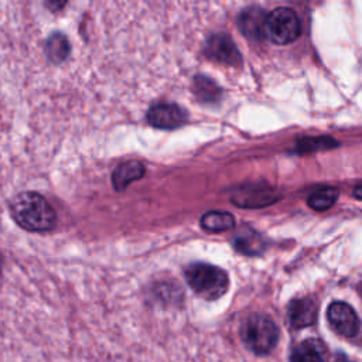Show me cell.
<instances>
[{
  "label": "cell",
  "instance_id": "6da1fadb",
  "mask_svg": "<svg viewBox=\"0 0 362 362\" xmlns=\"http://www.w3.org/2000/svg\"><path fill=\"white\" fill-rule=\"evenodd\" d=\"M10 212L14 222L30 232L51 230L57 223V214L51 204L33 191L16 195L10 202Z\"/></svg>",
  "mask_w": 362,
  "mask_h": 362
},
{
  "label": "cell",
  "instance_id": "7a4b0ae2",
  "mask_svg": "<svg viewBox=\"0 0 362 362\" xmlns=\"http://www.w3.org/2000/svg\"><path fill=\"white\" fill-rule=\"evenodd\" d=\"M185 279L195 294L205 300H218L229 288L228 274L212 264L192 263L185 269Z\"/></svg>",
  "mask_w": 362,
  "mask_h": 362
},
{
  "label": "cell",
  "instance_id": "3957f363",
  "mask_svg": "<svg viewBox=\"0 0 362 362\" xmlns=\"http://www.w3.org/2000/svg\"><path fill=\"white\" fill-rule=\"evenodd\" d=\"M240 338L253 354L267 355L277 345L279 328L269 315L252 314L242 322Z\"/></svg>",
  "mask_w": 362,
  "mask_h": 362
},
{
  "label": "cell",
  "instance_id": "277c9868",
  "mask_svg": "<svg viewBox=\"0 0 362 362\" xmlns=\"http://www.w3.org/2000/svg\"><path fill=\"white\" fill-rule=\"evenodd\" d=\"M300 33V18L294 10L288 7H277L266 14L264 37L273 44H290L298 38Z\"/></svg>",
  "mask_w": 362,
  "mask_h": 362
},
{
  "label": "cell",
  "instance_id": "5b68a950",
  "mask_svg": "<svg viewBox=\"0 0 362 362\" xmlns=\"http://www.w3.org/2000/svg\"><path fill=\"white\" fill-rule=\"evenodd\" d=\"M327 320L331 328L344 338H354L359 331L358 314L344 301H334L328 305Z\"/></svg>",
  "mask_w": 362,
  "mask_h": 362
},
{
  "label": "cell",
  "instance_id": "8992f818",
  "mask_svg": "<svg viewBox=\"0 0 362 362\" xmlns=\"http://www.w3.org/2000/svg\"><path fill=\"white\" fill-rule=\"evenodd\" d=\"M147 122L157 129H175L185 123L187 113L175 103H156L147 110Z\"/></svg>",
  "mask_w": 362,
  "mask_h": 362
},
{
  "label": "cell",
  "instance_id": "52a82bcc",
  "mask_svg": "<svg viewBox=\"0 0 362 362\" xmlns=\"http://www.w3.org/2000/svg\"><path fill=\"white\" fill-rule=\"evenodd\" d=\"M280 198L277 191L267 185H245L240 189L235 191L232 201L236 206L243 208H260L270 205Z\"/></svg>",
  "mask_w": 362,
  "mask_h": 362
},
{
  "label": "cell",
  "instance_id": "ba28073f",
  "mask_svg": "<svg viewBox=\"0 0 362 362\" xmlns=\"http://www.w3.org/2000/svg\"><path fill=\"white\" fill-rule=\"evenodd\" d=\"M206 55L221 64L236 65L240 64V55L236 49L233 41L226 34H214L209 37L206 47Z\"/></svg>",
  "mask_w": 362,
  "mask_h": 362
},
{
  "label": "cell",
  "instance_id": "9c48e42d",
  "mask_svg": "<svg viewBox=\"0 0 362 362\" xmlns=\"http://www.w3.org/2000/svg\"><path fill=\"white\" fill-rule=\"evenodd\" d=\"M287 315H288V322L291 328L301 329L315 324L318 310L315 303L311 298L301 297L290 301L287 308Z\"/></svg>",
  "mask_w": 362,
  "mask_h": 362
},
{
  "label": "cell",
  "instance_id": "30bf717a",
  "mask_svg": "<svg viewBox=\"0 0 362 362\" xmlns=\"http://www.w3.org/2000/svg\"><path fill=\"white\" fill-rule=\"evenodd\" d=\"M290 362H328L327 346L317 338H307L293 348Z\"/></svg>",
  "mask_w": 362,
  "mask_h": 362
},
{
  "label": "cell",
  "instance_id": "8fae6325",
  "mask_svg": "<svg viewBox=\"0 0 362 362\" xmlns=\"http://www.w3.org/2000/svg\"><path fill=\"white\" fill-rule=\"evenodd\" d=\"M264 20L266 14L262 8L249 7L240 13L238 18V25L245 35L260 40L264 37Z\"/></svg>",
  "mask_w": 362,
  "mask_h": 362
},
{
  "label": "cell",
  "instance_id": "7c38bea8",
  "mask_svg": "<svg viewBox=\"0 0 362 362\" xmlns=\"http://www.w3.org/2000/svg\"><path fill=\"white\" fill-rule=\"evenodd\" d=\"M146 173L144 165L137 160H129L119 164L112 173V184L116 191H123L133 181L140 180Z\"/></svg>",
  "mask_w": 362,
  "mask_h": 362
},
{
  "label": "cell",
  "instance_id": "4fadbf2b",
  "mask_svg": "<svg viewBox=\"0 0 362 362\" xmlns=\"http://www.w3.org/2000/svg\"><path fill=\"white\" fill-rule=\"evenodd\" d=\"M201 226L209 232H223L235 226V218L226 211H211L202 215Z\"/></svg>",
  "mask_w": 362,
  "mask_h": 362
},
{
  "label": "cell",
  "instance_id": "5bb4252c",
  "mask_svg": "<svg viewBox=\"0 0 362 362\" xmlns=\"http://www.w3.org/2000/svg\"><path fill=\"white\" fill-rule=\"evenodd\" d=\"M338 198V189L332 187H324L307 198V204L314 211L329 209Z\"/></svg>",
  "mask_w": 362,
  "mask_h": 362
},
{
  "label": "cell",
  "instance_id": "9a60e30c",
  "mask_svg": "<svg viewBox=\"0 0 362 362\" xmlns=\"http://www.w3.org/2000/svg\"><path fill=\"white\" fill-rule=\"evenodd\" d=\"M233 245L238 252L245 253V255H256L263 247V242H262L260 236L252 230H245V232L242 230L236 236Z\"/></svg>",
  "mask_w": 362,
  "mask_h": 362
},
{
  "label": "cell",
  "instance_id": "2e32d148",
  "mask_svg": "<svg viewBox=\"0 0 362 362\" xmlns=\"http://www.w3.org/2000/svg\"><path fill=\"white\" fill-rule=\"evenodd\" d=\"M47 54L52 62H62L69 54V42L65 38V35L59 33L51 35L47 41Z\"/></svg>",
  "mask_w": 362,
  "mask_h": 362
},
{
  "label": "cell",
  "instance_id": "e0dca14e",
  "mask_svg": "<svg viewBox=\"0 0 362 362\" xmlns=\"http://www.w3.org/2000/svg\"><path fill=\"white\" fill-rule=\"evenodd\" d=\"M194 92L197 93V96L202 100H216L219 98V88L208 78L205 76H198L195 79V86H194Z\"/></svg>",
  "mask_w": 362,
  "mask_h": 362
},
{
  "label": "cell",
  "instance_id": "ac0fdd59",
  "mask_svg": "<svg viewBox=\"0 0 362 362\" xmlns=\"http://www.w3.org/2000/svg\"><path fill=\"white\" fill-rule=\"evenodd\" d=\"M332 146H335V141L332 139L328 137H315V139H303L301 141H298L297 144V151L298 153H304V151H315V150H321V148H331Z\"/></svg>",
  "mask_w": 362,
  "mask_h": 362
},
{
  "label": "cell",
  "instance_id": "d6986e66",
  "mask_svg": "<svg viewBox=\"0 0 362 362\" xmlns=\"http://www.w3.org/2000/svg\"><path fill=\"white\" fill-rule=\"evenodd\" d=\"M354 195L362 199V185H358V187L354 189Z\"/></svg>",
  "mask_w": 362,
  "mask_h": 362
}]
</instances>
